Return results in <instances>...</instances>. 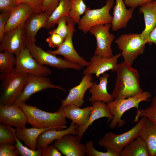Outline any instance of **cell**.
<instances>
[{"mask_svg":"<svg viewBox=\"0 0 156 156\" xmlns=\"http://www.w3.org/2000/svg\"><path fill=\"white\" fill-rule=\"evenodd\" d=\"M116 77L112 95L114 99L127 98L143 92L139 71L125 62L118 64Z\"/></svg>","mask_w":156,"mask_h":156,"instance_id":"1","label":"cell"},{"mask_svg":"<svg viewBox=\"0 0 156 156\" xmlns=\"http://www.w3.org/2000/svg\"><path fill=\"white\" fill-rule=\"evenodd\" d=\"M24 111L27 123L34 127L65 129L67 122L64 113L59 108L53 113L41 110L35 106L25 103L18 105Z\"/></svg>","mask_w":156,"mask_h":156,"instance_id":"2","label":"cell"},{"mask_svg":"<svg viewBox=\"0 0 156 156\" xmlns=\"http://www.w3.org/2000/svg\"><path fill=\"white\" fill-rule=\"evenodd\" d=\"M151 96L150 92H143L133 97L114 99L107 103L110 112L113 116L109 127L112 129L115 128L116 126L119 128L122 127L126 123L125 121L122 119L123 114L133 108H136L138 109L140 103L142 101H149Z\"/></svg>","mask_w":156,"mask_h":156,"instance_id":"3","label":"cell"},{"mask_svg":"<svg viewBox=\"0 0 156 156\" xmlns=\"http://www.w3.org/2000/svg\"><path fill=\"white\" fill-rule=\"evenodd\" d=\"M28 75L27 73L16 72L14 69L7 74H1L0 105L13 104L21 93Z\"/></svg>","mask_w":156,"mask_h":156,"instance_id":"4","label":"cell"},{"mask_svg":"<svg viewBox=\"0 0 156 156\" xmlns=\"http://www.w3.org/2000/svg\"><path fill=\"white\" fill-rule=\"evenodd\" d=\"M115 42L122 51L121 55L124 61L131 65L138 56L143 54L147 43L141 33L123 34Z\"/></svg>","mask_w":156,"mask_h":156,"instance_id":"5","label":"cell"},{"mask_svg":"<svg viewBox=\"0 0 156 156\" xmlns=\"http://www.w3.org/2000/svg\"><path fill=\"white\" fill-rule=\"evenodd\" d=\"M147 118L142 117L130 130L120 134L112 132L106 133L98 141V144L106 149H110L119 154L122 149L139 135V131Z\"/></svg>","mask_w":156,"mask_h":156,"instance_id":"6","label":"cell"},{"mask_svg":"<svg viewBox=\"0 0 156 156\" xmlns=\"http://www.w3.org/2000/svg\"><path fill=\"white\" fill-rule=\"evenodd\" d=\"M25 47L32 57L39 63L59 69H73L80 70L83 67L79 64L70 62L45 51L35 42L25 39Z\"/></svg>","mask_w":156,"mask_h":156,"instance_id":"7","label":"cell"},{"mask_svg":"<svg viewBox=\"0 0 156 156\" xmlns=\"http://www.w3.org/2000/svg\"><path fill=\"white\" fill-rule=\"evenodd\" d=\"M114 4V0H106L101 8L91 10L88 7L78 23L79 29L86 33L95 26L111 24L113 17L109 12Z\"/></svg>","mask_w":156,"mask_h":156,"instance_id":"8","label":"cell"},{"mask_svg":"<svg viewBox=\"0 0 156 156\" xmlns=\"http://www.w3.org/2000/svg\"><path fill=\"white\" fill-rule=\"evenodd\" d=\"M48 88L66 90L60 86L53 84L47 77L28 74L23 90L13 104L18 106L25 103L33 94Z\"/></svg>","mask_w":156,"mask_h":156,"instance_id":"9","label":"cell"},{"mask_svg":"<svg viewBox=\"0 0 156 156\" xmlns=\"http://www.w3.org/2000/svg\"><path fill=\"white\" fill-rule=\"evenodd\" d=\"M15 65L14 70L17 72L44 77H47L51 73L50 68L47 66L38 62L26 47L16 57Z\"/></svg>","mask_w":156,"mask_h":156,"instance_id":"10","label":"cell"},{"mask_svg":"<svg viewBox=\"0 0 156 156\" xmlns=\"http://www.w3.org/2000/svg\"><path fill=\"white\" fill-rule=\"evenodd\" d=\"M67 24L69 31L68 34L61 45L55 50L47 51L55 55L64 56L66 60L72 62L80 64L83 66H88L90 62L86 61L80 56L75 49L73 42V37L75 31V25L76 23L68 16H67Z\"/></svg>","mask_w":156,"mask_h":156,"instance_id":"11","label":"cell"},{"mask_svg":"<svg viewBox=\"0 0 156 156\" xmlns=\"http://www.w3.org/2000/svg\"><path fill=\"white\" fill-rule=\"evenodd\" d=\"M111 24L100 25L91 27L89 31L96 39V46L94 55L111 57L113 55L111 44L115 38L109 32Z\"/></svg>","mask_w":156,"mask_h":156,"instance_id":"12","label":"cell"},{"mask_svg":"<svg viewBox=\"0 0 156 156\" xmlns=\"http://www.w3.org/2000/svg\"><path fill=\"white\" fill-rule=\"evenodd\" d=\"M24 24L5 33L0 41V52L8 51L15 54L16 57L26 48Z\"/></svg>","mask_w":156,"mask_h":156,"instance_id":"13","label":"cell"},{"mask_svg":"<svg viewBox=\"0 0 156 156\" xmlns=\"http://www.w3.org/2000/svg\"><path fill=\"white\" fill-rule=\"evenodd\" d=\"M121 56L120 53L111 57L94 55L90 59L89 65L83 70V74H94L99 78L109 70L116 72L118 60Z\"/></svg>","mask_w":156,"mask_h":156,"instance_id":"14","label":"cell"},{"mask_svg":"<svg viewBox=\"0 0 156 156\" xmlns=\"http://www.w3.org/2000/svg\"><path fill=\"white\" fill-rule=\"evenodd\" d=\"M68 134L53 142L54 145L63 155L66 156H84L86 154L85 145L81 142L77 135Z\"/></svg>","mask_w":156,"mask_h":156,"instance_id":"15","label":"cell"},{"mask_svg":"<svg viewBox=\"0 0 156 156\" xmlns=\"http://www.w3.org/2000/svg\"><path fill=\"white\" fill-rule=\"evenodd\" d=\"M0 122L16 128H25L27 120L24 112L18 106L0 105Z\"/></svg>","mask_w":156,"mask_h":156,"instance_id":"16","label":"cell"},{"mask_svg":"<svg viewBox=\"0 0 156 156\" xmlns=\"http://www.w3.org/2000/svg\"><path fill=\"white\" fill-rule=\"evenodd\" d=\"M92 75H84L79 84L70 90L64 100H60L61 107L72 105L81 107L84 103L83 99L86 91L92 85Z\"/></svg>","mask_w":156,"mask_h":156,"instance_id":"17","label":"cell"},{"mask_svg":"<svg viewBox=\"0 0 156 156\" xmlns=\"http://www.w3.org/2000/svg\"><path fill=\"white\" fill-rule=\"evenodd\" d=\"M78 125L71 122L69 127L66 129H51L44 131L38 137L36 149L42 148L51 144L68 134L77 135Z\"/></svg>","mask_w":156,"mask_h":156,"instance_id":"18","label":"cell"},{"mask_svg":"<svg viewBox=\"0 0 156 156\" xmlns=\"http://www.w3.org/2000/svg\"><path fill=\"white\" fill-rule=\"evenodd\" d=\"M33 12L32 8L28 4L23 3L19 4L10 12L5 26V33L24 24Z\"/></svg>","mask_w":156,"mask_h":156,"instance_id":"19","label":"cell"},{"mask_svg":"<svg viewBox=\"0 0 156 156\" xmlns=\"http://www.w3.org/2000/svg\"><path fill=\"white\" fill-rule=\"evenodd\" d=\"M134 10V8H131L127 9L123 0H116L111 24L112 30L116 31L126 27Z\"/></svg>","mask_w":156,"mask_h":156,"instance_id":"20","label":"cell"},{"mask_svg":"<svg viewBox=\"0 0 156 156\" xmlns=\"http://www.w3.org/2000/svg\"><path fill=\"white\" fill-rule=\"evenodd\" d=\"M109 75L105 73L99 77V83L93 82L89 92L91 94L89 99L90 102L101 101L105 103H109L114 100L112 94H109L107 90V85Z\"/></svg>","mask_w":156,"mask_h":156,"instance_id":"21","label":"cell"},{"mask_svg":"<svg viewBox=\"0 0 156 156\" xmlns=\"http://www.w3.org/2000/svg\"><path fill=\"white\" fill-rule=\"evenodd\" d=\"M49 16L45 12L33 13L24 24L25 39L35 42L37 32L41 28L44 27Z\"/></svg>","mask_w":156,"mask_h":156,"instance_id":"22","label":"cell"},{"mask_svg":"<svg viewBox=\"0 0 156 156\" xmlns=\"http://www.w3.org/2000/svg\"><path fill=\"white\" fill-rule=\"evenodd\" d=\"M92 109L89 118L83 126L79 127L77 135L81 139L86 131L95 120L102 118H106L111 120L113 116L110 112L107 104L101 101L91 103Z\"/></svg>","mask_w":156,"mask_h":156,"instance_id":"23","label":"cell"},{"mask_svg":"<svg viewBox=\"0 0 156 156\" xmlns=\"http://www.w3.org/2000/svg\"><path fill=\"white\" fill-rule=\"evenodd\" d=\"M139 12L143 14L145 25L141 34L147 41L150 33L156 25V0L141 6Z\"/></svg>","mask_w":156,"mask_h":156,"instance_id":"24","label":"cell"},{"mask_svg":"<svg viewBox=\"0 0 156 156\" xmlns=\"http://www.w3.org/2000/svg\"><path fill=\"white\" fill-rule=\"evenodd\" d=\"M92 106L83 108L74 105H68L59 109L64 113L66 118L72 122L81 127L85 124L88 121L91 113Z\"/></svg>","mask_w":156,"mask_h":156,"instance_id":"25","label":"cell"},{"mask_svg":"<svg viewBox=\"0 0 156 156\" xmlns=\"http://www.w3.org/2000/svg\"><path fill=\"white\" fill-rule=\"evenodd\" d=\"M51 129L53 128L34 127L17 128L15 134L17 138L23 142L26 146L32 150H36L37 140L39 135L44 131Z\"/></svg>","mask_w":156,"mask_h":156,"instance_id":"26","label":"cell"},{"mask_svg":"<svg viewBox=\"0 0 156 156\" xmlns=\"http://www.w3.org/2000/svg\"><path fill=\"white\" fill-rule=\"evenodd\" d=\"M139 135L145 142L150 156H156V125L147 118Z\"/></svg>","mask_w":156,"mask_h":156,"instance_id":"27","label":"cell"},{"mask_svg":"<svg viewBox=\"0 0 156 156\" xmlns=\"http://www.w3.org/2000/svg\"><path fill=\"white\" fill-rule=\"evenodd\" d=\"M120 156H150L146 145L138 136L125 146L119 153Z\"/></svg>","mask_w":156,"mask_h":156,"instance_id":"28","label":"cell"},{"mask_svg":"<svg viewBox=\"0 0 156 156\" xmlns=\"http://www.w3.org/2000/svg\"><path fill=\"white\" fill-rule=\"evenodd\" d=\"M71 7L70 0H60L59 4L49 17L44 28L53 27L62 17L68 16Z\"/></svg>","mask_w":156,"mask_h":156,"instance_id":"29","label":"cell"},{"mask_svg":"<svg viewBox=\"0 0 156 156\" xmlns=\"http://www.w3.org/2000/svg\"><path fill=\"white\" fill-rule=\"evenodd\" d=\"M14 54L7 51L0 52V72L1 74H7L14 70L16 61Z\"/></svg>","mask_w":156,"mask_h":156,"instance_id":"30","label":"cell"},{"mask_svg":"<svg viewBox=\"0 0 156 156\" xmlns=\"http://www.w3.org/2000/svg\"><path fill=\"white\" fill-rule=\"evenodd\" d=\"M145 117L156 125V96L152 99L150 105L148 107L137 110L133 122L138 121L140 117Z\"/></svg>","mask_w":156,"mask_h":156,"instance_id":"31","label":"cell"},{"mask_svg":"<svg viewBox=\"0 0 156 156\" xmlns=\"http://www.w3.org/2000/svg\"><path fill=\"white\" fill-rule=\"evenodd\" d=\"M71 7L68 16L76 23H78L80 16L85 13L87 7L83 0H70Z\"/></svg>","mask_w":156,"mask_h":156,"instance_id":"32","label":"cell"},{"mask_svg":"<svg viewBox=\"0 0 156 156\" xmlns=\"http://www.w3.org/2000/svg\"><path fill=\"white\" fill-rule=\"evenodd\" d=\"M8 127L14 134L16 139L14 145L19 155L22 156H41L40 148H38L37 150H32L23 145L16 136V129L11 126H8Z\"/></svg>","mask_w":156,"mask_h":156,"instance_id":"33","label":"cell"},{"mask_svg":"<svg viewBox=\"0 0 156 156\" xmlns=\"http://www.w3.org/2000/svg\"><path fill=\"white\" fill-rule=\"evenodd\" d=\"M92 140L87 141L86 144V154L88 156H120L119 154L110 149H106L105 152L99 151L94 147Z\"/></svg>","mask_w":156,"mask_h":156,"instance_id":"34","label":"cell"},{"mask_svg":"<svg viewBox=\"0 0 156 156\" xmlns=\"http://www.w3.org/2000/svg\"><path fill=\"white\" fill-rule=\"evenodd\" d=\"M16 139L14 133L3 124L0 125V144L4 143L14 144Z\"/></svg>","mask_w":156,"mask_h":156,"instance_id":"35","label":"cell"},{"mask_svg":"<svg viewBox=\"0 0 156 156\" xmlns=\"http://www.w3.org/2000/svg\"><path fill=\"white\" fill-rule=\"evenodd\" d=\"M67 17L64 16L60 18L57 22V27L50 31L49 34L52 33L57 34L64 40L68 34L69 31Z\"/></svg>","mask_w":156,"mask_h":156,"instance_id":"36","label":"cell"},{"mask_svg":"<svg viewBox=\"0 0 156 156\" xmlns=\"http://www.w3.org/2000/svg\"><path fill=\"white\" fill-rule=\"evenodd\" d=\"M19 155L13 144L4 143L0 144V156H16Z\"/></svg>","mask_w":156,"mask_h":156,"instance_id":"37","label":"cell"},{"mask_svg":"<svg viewBox=\"0 0 156 156\" xmlns=\"http://www.w3.org/2000/svg\"><path fill=\"white\" fill-rule=\"evenodd\" d=\"M51 36L45 40L49 46L52 48H58L62 44L64 39L57 34L52 33Z\"/></svg>","mask_w":156,"mask_h":156,"instance_id":"38","label":"cell"},{"mask_svg":"<svg viewBox=\"0 0 156 156\" xmlns=\"http://www.w3.org/2000/svg\"><path fill=\"white\" fill-rule=\"evenodd\" d=\"M19 4L16 0H0V11L10 12Z\"/></svg>","mask_w":156,"mask_h":156,"instance_id":"39","label":"cell"},{"mask_svg":"<svg viewBox=\"0 0 156 156\" xmlns=\"http://www.w3.org/2000/svg\"><path fill=\"white\" fill-rule=\"evenodd\" d=\"M19 3H25L29 5L33 8L35 13L42 12L43 0H16Z\"/></svg>","mask_w":156,"mask_h":156,"instance_id":"40","label":"cell"},{"mask_svg":"<svg viewBox=\"0 0 156 156\" xmlns=\"http://www.w3.org/2000/svg\"><path fill=\"white\" fill-rule=\"evenodd\" d=\"M40 148L41 156H61L62 153L54 145H49Z\"/></svg>","mask_w":156,"mask_h":156,"instance_id":"41","label":"cell"},{"mask_svg":"<svg viewBox=\"0 0 156 156\" xmlns=\"http://www.w3.org/2000/svg\"><path fill=\"white\" fill-rule=\"evenodd\" d=\"M60 0H43L42 12L46 13L49 16L58 6Z\"/></svg>","mask_w":156,"mask_h":156,"instance_id":"42","label":"cell"},{"mask_svg":"<svg viewBox=\"0 0 156 156\" xmlns=\"http://www.w3.org/2000/svg\"><path fill=\"white\" fill-rule=\"evenodd\" d=\"M10 12H1L0 14V41L5 33V26Z\"/></svg>","mask_w":156,"mask_h":156,"instance_id":"43","label":"cell"},{"mask_svg":"<svg viewBox=\"0 0 156 156\" xmlns=\"http://www.w3.org/2000/svg\"><path fill=\"white\" fill-rule=\"evenodd\" d=\"M125 4L130 8H135L151 2L154 0H123Z\"/></svg>","mask_w":156,"mask_h":156,"instance_id":"44","label":"cell"},{"mask_svg":"<svg viewBox=\"0 0 156 156\" xmlns=\"http://www.w3.org/2000/svg\"><path fill=\"white\" fill-rule=\"evenodd\" d=\"M148 43H154L156 47V25L150 33L147 39Z\"/></svg>","mask_w":156,"mask_h":156,"instance_id":"45","label":"cell"},{"mask_svg":"<svg viewBox=\"0 0 156 156\" xmlns=\"http://www.w3.org/2000/svg\"><path fill=\"white\" fill-rule=\"evenodd\" d=\"M155 96H156V88L155 89Z\"/></svg>","mask_w":156,"mask_h":156,"instance_id":"46","label":"cell"},{"mask_svg":"<svg viewBox=\"0 0 156 156\" xmlns=\"http://www.w3.org/2000/svg\"><path fill=\"white\" fill-rule=\"evenodd\" d=\"M155 73H156V70H155Z\"/></svg>","mask_w":156,"mask_h":156,"instance_id":"47","label":"cell"}]
</instances>
